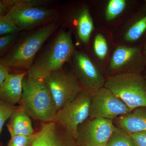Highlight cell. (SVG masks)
<instances>
[{"label": "cell", "mask_w": 146, "mask_h": 146, "mask_svg": "<svg viewBox=\"0 0 146 146\" xmlns=\"http://www.w3.org/2000/svg\"><path fill=\"white\" fill-rule=\"evenodd\" d=\"M56 21L33 30L22 33L10 50L0 59L10 73L27 72L43 45L57 30Z\"/></svg>", "instance_id": "6da1fadb"}, {"label": "cell", "mask_w": 146, "mask_h": 146, "mask_svg": "<svg viewBox=\"0 0 146 146\" xmlns=\"http://www.w3.org/2000/svg\"><path fill=\"white\" fill-rule=\"evenodd\" d=\"M35 58L27 71L30 76L44 79L54 71L70 63L76 50L70 31L60 30Z\"/></svg>", "instance_id": "7a4b0ae2"}, {"label": "cell", "mask_w": 146, "mask_h": 146, "mask_svg": "<svg viewBox=\"0 0 146 146\" xmlns=\"http://www.w3.org/2000/svg\"><path fill=\"white\" fill-rule=\"evenodd\" d=\"M19 106L31 117L42 123L53 121L56 106L44 79L28 75L23 81Z\"/></svg>", "instance_id": "3957f363"}, {"label": "cell", "mask_w": 146, "mask_h": 146, "mask_svg": "<svg viewBox=\"0 0 146 146\" xmlns=\"http://www.w3.org/2000/svg\"><path fill=\"white\" fill-rule=\"evenodd\" d=\"M104 87L119 97L131 110L146 107V78L143 74L122 73L108 76Z\"/></svg>", "instance_id": "277c9868"}, {"label": "cell", "mask_w": 146, "mask_h": 146, "mask_svg": "<svg viewBox=\"0 0 146 146\" xmlns=\"http://www.w3.org/2000/svg\"><path fill=\"white\" fill-rule=\"evenodd\" d=\"M4 1L7 7L5 16L20 31H30L58 21V11L53 7L23 5L15 0Z\"/></svg>", "instance_id": "5b68a950"}, {"label": "cell", "mask_w": 146, "mask_h": 146, "mask_svg": "<svg viewBox=\"0 0 146 146\" xmlns=\"http://www.w3.org/2000/svg\"><path fill=\"white\" fill-rule=\"evenodd\" d=\"M56 106L57 112L73 100L82 90L72 70L59 69L44 78Z\"/></svg>", "instance_id": "8992f818"}, {"label": "cell", "mask_w": 146, "mask_h": 146, "mask_svg": "<svg viewBox=\"0 0 146 146\" xmlns=\"http://www.w3.org/2000/svg\"><path fill=\"white\" fill-rule=\"evenodd\" d=\"M91 98L92 94L82 89L73 100L56 112L53 121L76 138L78 125L89 117Z\"/></svg>", "instance_id": "52a82bcc"}, {"label": "cell", "mask_w": 146, "mask_h": 146, "mask_svg": "<svg viewBox=\"0 0 146 146\" xmlns=\"http://www.w3.org/2000/svg\"><path fill=\"white\" fill-rule=\"evenodd\" d=\"M146 60L139 45H121L114 50L110 58L109 75L133 73L143 74Z\"/></svg>", "instance_id": "ba28073f"}, {"label": "cell", "mask_w": 146, "mask_h": 146, "mask_svg": "<svg viewBox=\"0 0 146 146\" xmlns=\"http://www.w3.org/2000/svg\"><path fill=\"white\" fill-rule=\"evenodd\" d=\"M70 63L82 89L92 95L104 87L106 78L85 53L76 50Z\"/></svg>", "instance_id": "9c48e42d"}, {"label": "cell", "mask_w": 146, "mask_h": 146, "mask_svg": "<svg viewBox=\"0 0 146 146\" xmlns=\"http://www.w3.org/2000/svg\"><path fill=\"white\" fill-rule=\"evenodd\" d=\"M131 111L119 97L103 87L92 95L89 118H101L113 121Z\"/></svg>", "instance_id": "30bf717a"}, {"label": "cell", "mask_w": 146, "mask_h": 146, "mask_svg": "<svg viewBox=\"0 0 146 146\" xmlns=\"http://www.w3.org/2000/svg\"><path fill=\"white\" fill-rule=\"evenodd\" d=\"M116 128L112 120L89 117L78 125L76 139L80 146H106Z\"/></svg>", "instance_id": "8fae6325"}, {"label": "cell", "mask_w": 146, "mask_h": 146, "mask_svg": "<svg viewBox=\"0 0 146 146\" xmlns=\"http://www.w3.org/2000/svg\"><path fill=\"white\" fill-rule=\"evenodd\" d=\"M31 146H80L76 139L56 122L42 123Z\"/></svg>", "instance_id": "7c38bea8"}, {"label": "cell", "mask_w": 146, "mask_h": 146, "mask_svg": "<svg viewBox=\"0 0 146 146\" xmlns=\"http://www.w3.org/2000/svg\"><path fill=\"white\" fill-rule=\"evenodd\" d=\"M146 35V0L133 12L125 25L123 39L130 45L141 43Z\"/></svg>", "instance_id": "4fadbf2b"}, {"label": "cell", "mask_w": 146, "mask_h": 146, "mask_svg": "<svg viewBox=\"0 0 146 146\" xmlns=\"http://www.w3.org/2000/svg\"><path fill=\"white\" fill-rule=\"evenodd\" d=\"M27 72L10 73L0 85V100L8 104H19L23 95V81Z\"/></svg>", "instance_id": "5bb4252c"}, {"label": "cell", "mask_w": 146, "mask_h": 146, "mask_svg": "<svg viewBox=\"0 0 146 146\" xmlns=\"http://www.w3.org/2000/svg\"><path fill=\"white\" fill-rule=\"evenodd\" d=\"M115 125L130 134L146 131V107L137 108L113 120Z\"/></svg>", "instance_id": "9a60e30c"}, {"label": "cell", "mask_w": 146, "mask_h": 146, "mask_svg": "<svg viewBox=\"0 0 146 146\" xmlns=\"http://www.w3.org/2000/svg\"><path fill=\"white\" fill-rule=\"evenodd\" d=\"M73 26L79 40L84 44L89 42L94 28L88 6L79 7L72 16Z\"/></svg>", "instance_id": "2e32d148"}, {"label": "cell", "mask_w": 146, "mask_h": 146, "mask_svg": "<svg viewBox=\"0 0 146 146\" xmlns=\"http://www.w3.org/2000/svg\"><path fill=\"white\" fill-rule=\"evenodd\" d=\"M7 126L11 137L31 136L35 133L29 116L20 106L9 119Z\"/></svg>", "instance_id": "e0dca14e"}, {"label": "cell", "mask_w": 146, "mask_h": 146, "mask_svg": "<svg viewBox=\"0 0 146 146\" xmlns=\"http://www.w3.org/2000/svg\"><path fill=\"white\" fill-rule=\"evenodd\" d=\"M106 146H136L130 133L117 127L110 137Z\"/></svg>", "instance_id": "ac0fdd59"}, {"label": "cell", "mask_w": 146, "mask_h": 146, "mask_svg": "<svg viewBox=\"0 0 146 146\" xmlns=\"http://www.w3.org/2000/svg\"><path fill=\"white\" fill-rule=\"evenodd\" d=\"M128 5L129 2L126 0H110L106 9V20L107 21L115 20L125 10Z\"/></svg>", "instance_id": "d6986e66"}, {"label": "cell", "mask_w": 146, "mask_h": 146, "mask_svg": "<svg viewBox=\"0 0 146 146\" xmlns=\"http://www.w3.org/2000/svg\"><path fill=\"white\" fill-rule=\"evenodd\" d=\"M23 32L0 36V59L10 50Z\"/></svg>", "instance_id": "ffe728a7"}, {"label": "cell", "mask_w": 146, "mask_h": 146, "mask_svg": "<svg viewBox=\"0 0 146 146\" xmlns=\"http://www.w3.org/2000/svg\"><path fill=\"white\" fill-rule=\"evenodd\" d=\"M94 47V52L98 57L101 60L104 59L108 52V45L103 35L98 33L95 36Z\"/></svg>", "instance_id": "44dd1931"}, {"label": "cell", "mask_w": 146, "mask_h": 146, "mask_svg": "<svg viewBox=\"0 0 146 146\" xmlns=\"http://www.w3.org/2000/svg\"><path fill=\"white\" fill-rule=\"evenodd\" d=\"M18 107L19 106L6 103L0 100V136L6 121Z\"/></svg>", "instance_id": "7402d4cb"}, {"label": "cell", "mask_w": 146, "mask_h": 146, "mask_svg": "<svg viewBox=\"0 0 146 146\" xmlns=\"http://www.w3.org/2000/svg\"><path fill=\"white\" fill-rule=\"evenodd\" d=\"M22 32L6 16L0 18V36Z\"/></svg>", "instance_id": "603a6c76"}, {"label": "cell", "mask_w": 146, "mask_h": 146, "mask_svg": "<svg viewBox=\"0 0 146 146\" xmlns=\"http://www.w3.org/2000/svg\"><path fill=\"white\" fill-rule=\"evenodd\" d=\"M33 135L31 136L16 135L12 136L7 146H31Z\"/></svg>", "instance_id": "cb8c5ba5"}, {"label": "cell", "mask_w": 146, "mask_h": 146, "mask_svg": "<svg viewBox=\"0 0 146 146\" xmlns=\"http://www.w3.org/2000/svg\"><path fill=\"white\" fill-rule=\"evenodd\" d=\"M130 135L136 146H146V131L135 132Z\"/></svg>", "instance_id": "d4e9b609"}, {"label": "cell", "mask_w": 146, "mask_h": 146, "mask_svg": "<svg viewBox=\"0 0 146 146\" xmlns=\"http://www.w3.org/2000/svg\"><path fill=\"white\" fill-rule=\"evenodd\" d=\"M9 74L8 69L0 63V85L2 84Z\"/></svg>", "instance_id": "484cf974"}, {"label": "cell", "mask_w": 146, "mask_h": 146, "mask_svg": "<svg viewBox=\"0 0 146 146\" xmlns=\"http://www.w3.org/2000/svg\"><path fill=\"white\" fill-rule=\"evenodd\" d=\"M7 11V6L4 0H0V18L5 16Z\"/></svg>", "instance_id": "4316f807"}, {"label": "cell", "mask_w": 146, "mask_h": 146, "mask_svg": "<svg viewBox=\"0 0 146 146\" xmlns=\"http://www.w3.org/2000/svg\"><path fill=\"white\" fill-rule=\"evenodd\" d=\"M139 45L141 47L142 52L146 60V35Z\"/></svg>", "instance_id": "83f0119b"}, {"label": "cell", "mask_w": 146, "mask_h": 146, "mask_svg": "<svg viewBox=\"0 0 146 146\" xmlns=\"http://www.w3.org/2000/svg\"><path fill=\"white\" fill-rule=\"evenodd\" d=\"M143 75L144 76H145V77L146 78V68L145 70L144 71L143 73Z\"/></svg>", "instance_id": "f1b7e54d"}, {"label": "cell", "mask_w": 146, "mask_h": 146, "mask_svg": "<svg viewBox=\"0 0 146 146\" xmlns=\"http://www.w3.org/2000/svg\"><path fill=\"white\" fill-rule=\"evenodd\" d=\"M0 146H3V144L0 142Z\"/></svg>", "instance_id": "f546056e"}]
</instances>
